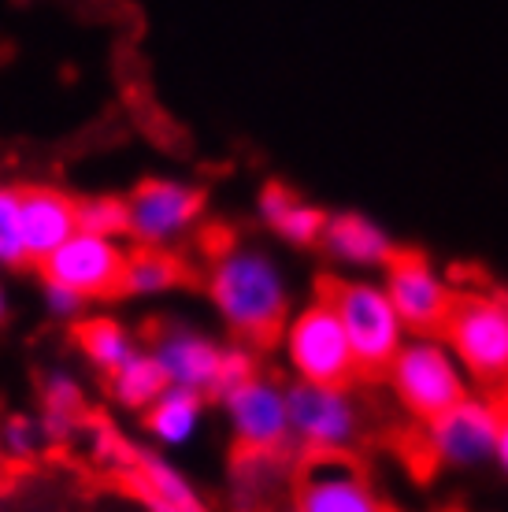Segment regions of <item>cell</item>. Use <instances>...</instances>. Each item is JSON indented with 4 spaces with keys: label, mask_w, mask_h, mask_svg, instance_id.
<instances>
[{
    "label": "cell",
    "mask_w": 508,
    "mask_h": 512,
    "mask_svg": "<svg viewBox=\"0 0 508 512\" xmlns=\"http://www.w3.org/2000/svg\"><path fill=\"white\" fill-rule=\"evenodd\" d=\"M204 290L238 342L267 346L290 320L293 286L282 271L279 256L260 245H223L212 253L204 271Z\"/></svg>",
    "instance_id": "6da1fadb"
},
{
    "label": "cell",
    "mask_w": 508,
    "mask_h": 512,
    "mask_svg": "<svg viewBox=\"0 0 508 512\" xmlns=\"http://www.w3.org/2000/svg\"><path fill=\"white\" fill-rule=\"evenodd\" d=\"M319 294L331 301L360 375L386 372V364L408 338V327L397 316L386 286L375 279H327L319 286Z\"/></svg>",
    "instance_id": "7a4b0ae2"
},
{
    "label": "cell",
    "mask_w": 508,
    "mask_h": 512,
    "mask_svg": "<svg viewBox=\"0 0 508 512\" xmlns=\"http://www.w3.org/2000/svg\"><path fill=\"white\" fill-rule=\"evenodd\" d=\"M438 334L468 383H479L483 390L508 386V308L501 294H457Z\"/></svg>",
    "instance_id": "3957f363"
},
{
    "label": "cell",
    "mask_w": 508,
    "mask_h": 512,
    "mask_svg": "<svg viewBox=\"0 0 508 512\" xmlns=\"http://www.w3.org/2000/svg\"><path fill=\"white\" fill-rule=\"evenodd\" d=\"M382 375L397 405L420 423L434 420L471 390L468 375L442 342V334H408Z\"/></svg>",
    "instance_id": "277c9868"
},
{
    "label": "cell",
    "mask_w": 508,
    "mask_h": 512,
    "mask_svg": "<svg viewBox=\"0 0 508 512\" xmlns=\"http://www.w3.org/2000/svg\"><path fill=\"white\" fill-rule=\"evenodd\" d=\"M279 349L286 368L293 372V383L353 386L360 375L349 338L323 294H316L286 320V327L279 331Z\"/></svg>",
    "instance_id": "5b68a950"
},
{
    "label": "cell",
    "mask_w": 508,
    "mask_h": 512,
    "mask_svg": "<svg viewBox=\"0 0 508 512\" xmlns=\"http://www.w3.org/2000/svg\"><path fill=\"white\" fill-rule=\"evenodd\" d=\"M290 401V446L308 457H345L364 435V405L353 386L293 383Z\"/></svg>",
    "instance_id": "8992f818"
},
{
    "label": "cell",
    "mask_w": 508,
    "mask_h": 512,
    "mask_svg": "<svg viewBox=\"0 0 508 512\" xmlns=\"http://www.w3.org/2000/svg\"><path fill=\"white\" fill-rule=\"evenodd\" d=\"M501 409H505V401H497L494 394L468 390L457 405H449L434 420L423 423L427 457L453 472L490 464L497 446V427H501Z\"/></svg>",
    "instance_id": "52a82bcc"
},
{
    "label": "cell",
    "mask_w": 508,
    "mask_h": 512,
    "mask_svg": "<svg viewBox=\"0 0 508 512\" xmlns=\"http://www.w3.org/2000/svg\"><path fill=\"white\" fill-rule=\"evenodd\" d=\"M238 453H286L290 449V401L286 386L267 372H253L242 383L219 390Z\"/></svg>",
    "instance_id": "ba28073f"
},
{
    "label": "cell",
    "mask_w": 508,
    "mask_h": 512,
    "mask_svg": "<svg viewBox=\"0 0 508 512\" xmlns=\"http://www.w3.org/2000/svg\"><path fill=\"white\" fill-rule=\"evenodd\" d=\"M127 201V238L145 249H171L201 223L204 193L182 179H141Z\"/></svg>",
    "instance_id": "9c48e42d"
},
{
    "label": "cell",
    "mask_w": 508,
    "mask_h": 512,
    "mask_svg": "<svg viewBox=\"0 0 508 512\" xmlns=\"http://www.w3.org/2000/svg\"><path fill=\"white\" fill-rule=\"evenodd\" d=\"M123 260H127V245L119 238L75 231L67 242L56 245L38 268L45 282L64 286L89 305V301H104V297L119 294Z\"/></svg>",
    "instance_id": "30bf717a"
},
{
    "label": "cell",
    "mask_w": 508,
    "mask_h": 512,
    "mask_svg": "<svg viewBox=\"0 0 508 512\" xmlns=\"http://www.w3.org/2000/svg\"><path fill=\"white\" fill-rule=\"evenodd\" d=\"M379 282L386 286L408 334H438L453 301H457L453 282L416 249H397L390 256V264L382 268Z\"/></svg>",
    "instance_id": "8fae6325"
},
{
    "label": "cell",
    "mask_w": 508,
    "mask_h": 512,
    "mask_svg": "<svg viewBox=\"0 0 508 512\" xmlns=\"http://www.w3.org/2000/svg\"><path fill=\"white\" fill-rule=\"evenodd\" d=\"M290 512H390L349 457H312L293 490Z\"/></svg>",
    "instance_id": "7c38bea8"
},
{
    "label": "cell",
    "mask_w": 508,
    "mask_h": 512,
    "mask_svg": "<svg viewBox=\"0 0 508 512\" xmlns=\"http://www.w3.org/2000/svg\"><path fill=\"white\" fill-rule=\"evenodd\" d=\"M149 353L160 364L167 386H182V390L216 397L219 368H223V342H216L212 334L197 331L190 323H164L153 334Z\"/></svg>",
    "instance_id": "4fadbf2b"
},
{
    "label": "cell",
    "mask_w": 508,
    "mask_h": 512,
    "mask_svg": "<svg viewBox=\"0 0 508 512\" xmlns=\"http://www.w3.org/2000/svg\"><path fill=\"white\" fill-rule=\"evenodd\" d=\"M78 231L75 197L60 186H23L19 190V234L26 264H41L60 242Z\"/></svg>",
    "instance_id": "5bb4252c"
},
{
    "label": "cell",
    "mask_w": 508,
    "mask_h": 512,
    "mask_svg": "<svg viewBox=\"0 0 508 512\" xmlns=\"http://www.w3.org/2000/svg\"><path fill=\"white\" fill-rule=\"evenodd\" d=\"M319 249L331 256L338 268L353 271H382L397 253L390 231L364 212H334L323 223Z\"/></svg>",
    "instance_id": "9a60e30c"
},
{
    "label": "cell",
    "mask_w": 508,
    "mask_h": 512,
    "mask_svg": "<svg viewBox=\"0 0 508 512\" xmlns=\"http://www.w3.org/2000/svg\"><path fill=\"white\" fill-rule=\"evenodd\" d=\"M256 212L264 219V227L271 234H279L286 245H297V249H308V245H319V234H323V223H327V212L316 205H308L305 197H297L290 186L282 182H267L260 197H256Z\"/></svg>",
    "instance_id": "2e32d148"
},
{
    "label": "cell",
    "mask_w": 508,
    "mask_h": 512,
    "mask_svg": "<svg viewBox=\"0 0 508 512\" xmlns=\"http://www.w3.org/2000/svg\"><path fill=\"white\" fill-rule=\"evenodd\" d=\"M204 409H208L204 394L182 390V386H167L164 394L141 412V420H145V431L160 449H182L201 435Z\"/></svg>",
    "instance_id": "e0dca14e"
},
{
    "label": "cell",
    "mask_w": 508,
    "mask_h": 512,
    "mask_svg": "<svg viewBox=\"0 0 508 512\" xmlns=\"http://www.w3.org/2000/svg\"><path fill=\"white\" fill-rule=\"evenodd\" d=\"M186 279V264L171 249H145L134 245L123 260V279L119 294L123 297H164L171 294L178 282Z\"/></svg>",
    "instance_id": "ac0fdd59"
},
{
    "label": "cell",
    "mask_w": 508,
    "mask_h": 512,
    "mask_svg": "<svg viewBox=\"0 0 508 512\" xmlns=\"http://www.w3.org/2000/svg\"><path fill=\"white\" fill-rule=\"evenodd\" d=\"M75 346L101 375H112L123 360H130L141 349L127 323L112 316H82L75 323Z\"/></svg>",
    "instance_id": "d6986e66"
},
{
    "label": "cell",
    "mask_w": 508,
    "mask_h": 512,
    "mask_svg": "<svg viewBox=\"0 0 508 512\" xmlns=\"http://www.w3.org/2000/svg\"><path fill=\"white\" fill-rule=\"evenodd\" d=\"M282 479V453H238L230 468V505L238 512L264 509L279 494Z\"/></svg>",
    "instance_id": "ffe728a7"
},
{
    "label": "cell",
    "mask_w": 508,
    "mask_h": 512,
    "mask_svg": "<svg viewBox=\"0 0 508 512\" xmlns=\"http://www.w3.org/2000/svg\"><path fill=\"white\" fill-rule=\"evenodd\" d=\"M86 420V390L71 372H52L41 383V435L45 442H60Z\"/></svg>",
    "instance_id": "44dd1931"
},
{
    "label": "cell",
    "mask_w": 508,
    "mask_h": 512,
    "mask_svg": "<svg viewBox=\"0 0 508 512\" xmlns=\"http://www.w3.org/2000/svg\"><path fill=\"white\" fill-rule=\"evenodd\" d=\"M108 390H112V401L119 409L130 412H145L156 397L167 390V379L160 372V364L149 349H138L130 360H123L112 375H108Z\"/></svg>",
    "instance_id": "7402d4cb"
},
{
    "label": "cell",
    "mask_w": 508,
    "mask_h": 512,
    "mask_svg": "<svg viewBox=\"0 0 508 512\" xmlns=\"http://www.w3.org/2000/svg\"><path fill=\"white\" fill-rule=\"evenodd\" d=\"M78 231L104 234V238H127V201L115 193H89L75 197Z\"/></svg>",
    "instance_id": "603a6c76"
},
{
    "label": "cell",
    "mask_w": 508,
    "mask_h": 512,
    "mask_svg": "<svg viewBox=\"0 0 508 512\" xmlns=\"http://www.w3.org/2000/svg\"><path fill=\"white\" fill-rule=\"evenodd\" d=\"M41 446H49V442H45V435H41L38 416L15 412V416H8V420L0 423V453H4V461L8 464L34 461Z\"/></svg>",
    "instance_id": "cb8c5ba5"
},
{
    "label": "cell",
    "mask_w": 508,
    "mask_h": 512,
    "mask_svg": "<svg viewBox=\"0 0 508 512\" xmlns=\"http://www.w3.org/2000/svg\"><path fill=\"white\" fill-rule=\"evenodd\" d=\"M23 234H19V190L0 186V268H23Z\"/></svg>",
    "instance_id": "d4e9b609"
},
{
    "label": "cell",
    "mask_w": 508,
    "mask_h": 512,
    "mask_svg": "<svg viewBox=\"0 0 508 512\" xmlns=\"http://www.w3.org/2000/svg\"><path fill=\"white\" fill-rule=\"evenodd\" d=\"M253 372H260V360H256L253 346L249 342H230L223 346V368H219V390H227V386L242 383L249 379ZM216 390V394H219Z\"/></svg>",
    "instance_id": "484cf974"
},
{
    "label": "cell",
    "mask_w": 508,
    "mask_h": 512,
    "mask_svg": "<svg viewBox=\"0 0 508 512\" xmlns=\"http://www.w3.org/2000/svg\"><path fill=\"white\" fill-rule=\"evenodd\" d=\"M41 297H45L49 316H56V320L78 323L86 316V301L78 294H71V290H64V286H56V282H41Z\"/></svg>",
    "instance_id": "4316f807"
},
{
    "label": "cell",
    "mask_w": 508,
    "mask_h": 512,
    "mask_svg": "<svg viewBox=\"0 0 508 512\" xmlns=\"http://www.w3.org/2000/svg\"><path fill=\"white\" fill-rule=\"evenodd\" d=\"M149 512H208L201 498H190V501H149L145 505Z\"/></svg>",
    "instance_id": "83f0119b"
},
{
    "label": "cell",
    "mask_w": 508,
    "mask_h": 512,
    "mask_svg": "<svg viewBox=\"0 0 508 512\" xmlns=\"http://www.w3.org/2000/svg\"><path fill=\"white\" fill-rule=\"evenodd\" d=\"M497 468L508 475V405L501 409V427H497V446H494Z\"/></svg>",
    "instance_id": "f1b7e54d"
},
{
    "label": "cell",
    "mask_w": 508,
    "mask_h": 512,
    "mask_svg": "<svg viewBox=\"0 0 508 512\" xmlns=\"http://www.w3.org/2000/svg\"><path fill=\"white\" fill-rule=\"evenodd\" d=\"M8 320V290H4V282H0V323Z\"/></svg>",
    "instance_id": "f546056e"
},
{
    "label": "cell",
    "mask_w": 508,
    "mask_h": 512,
    "mask_svg": "<svg viewBox=\"0 0 508 512\" xmlns=\"http://www.w3.org/2000/svg\"><path fill=\"white\" fill-rule=\"evenodd\" d=\"M4 475H8V461H4V453H0V483H4Z\"/></svg>",
    "instance_id": "4dcf8cb0"
},
{
    "label": "cell",
    "mask_w": 508,
    "mask_h": 512,
    "mask_svg": "<svg viewBox=\"0 0 508 512\" xmlns=\"http://www.w3.org/2000/svg\"><path fill=\"white\" fill-rule=\"evenodd\" d=\"M501 301H505V308H508V290H501Z\"/></svg>",
    "instance_id": "1f68e13d"
}]
</instances>
